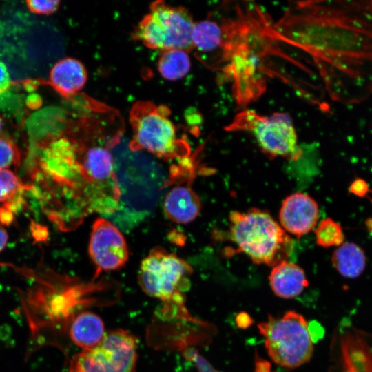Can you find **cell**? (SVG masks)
Wrapping results in <instances>:
<instances>
[{
  "instance_id": "13",
  "label": "cell",
  "mask_w": 372,
  "mask_h": 372,
  "mask_svg": "<svg viewBox=\"0 0 372 372\" xmlns=\"http://www.w3.org/2000/svg\"><path fill=\"white\" fill-rule=\"evenodd\" d=\"M87 81L85 65L78 59L65 57L57 61L50 72V81L61 94L68 96L81 90Z\"/></svg>"
},
{
  "instance_id": "21",
  "label": "cell",
  "mask_w": 372,
  "mask_h": 372,
  "mask_svg": "<svg viewBox=\"0 0 372 372\" xmlns=\"http://www.w3.org/2000/svg\"><path fill=\"white\" fill-rule=\"evenodd\" d=\"M20 154L15 144L8 138L0 136V169L19 164Z\"/></svg>"
},
{
  "instance_id": "24",
  "label": "cell",
  "mask_w": 372,
  "mask_h": 372,
  "mask_svg": "<svg viewBox=\"0 0 372 372\" xmlns=\"http://www.w3.org/2000/svg\"><path fill=\"white\" fill-rule=\"evenodd\" d=\"M368 189L366 183L360 179L354 181L350 187V191L359 196H364Z\"/></svg>"
},
{
  "instance_id": "12",
  "label": "cell",
  "mask_w": 372,
  "mask_h": 372,
  "mask_svg": "<svg viewBox=\"0 0 372 372\" xmlns=\"http://www.w3.org/2000/svg\"><path fill=\"white\" fill-rule=\"evenodd\" d=\"M178 183L166 194L163 203V209L171 221L187 224L195 220L200 214L201 202L189 184Z\"/></svg>"
},
{
  "instance_id": "7",
  "label": "cell",
  "mask_w": 372,
  "mask_h": 372,
  "mask_svg": "<svg viewBox=\"0 0 372 372\" xmlns=\"http://www.w3.org/2000/svg\"><path fill=\"white\" fill-rule=\"evenodd\" d=\"M194 24L193 18L186 8L155 1L138 23L134 37L149 49L162 52L180 49L188 52L193 50Z\"/></svg>"
},
{
  "instance_id": "15",
  "label": "cell",
  "mask_w": 372,
  "mask_h": 372,
  "mask_svg": "<svg viewBox=\"0 0 372 372\" xmlns=\"http://www.w3.org/2000/svg\"><path fill=\"white\" fill-rule=\"evenodd\" d=\"M105 333L102 319L90 311H85L76 316L70 328L72 342L83 350L96 346Z\"/></svg>"
},
{
  "instance_id": "6",
  "label": "cell",
  "mask_w": 372,
  "mask_h": 372,
  "mask_svg": "<svg viewBox=\"0 0 372 372\" xmlns=\"http://www.w3.org/2000/svg\"><path fill=\"white\" fill-rule=\"evenodd\" d=\"M271 360L288 369L307 362L313 352V339L305 318L294 311L282 317L269 316L258 325Z\"/></svg>"
},
{
  "instance_id": "4",
  "label": "cell",
  "mask_w": 372,
  "mask_h": 372,
  "mask_svg": "<svg viewBox=\"0 0 372 372\" xmlns=\"http://www.w3.org/2000/svg\"><path fill=\"white\" fill-rule=\"evenodd\" d=\"M192 267L176 254L162 247H155L142 260L138 282L148 296L166 306L178 309L186 319H192L185 307V293L190 287Z\"/></svg>"
},
{
  "instance_id": "20",
  "label": "cell",
  "mask_w": 372,
  "mask_h": 372,
  "mask_svg": "<svg viewBox=\"0 0 372 372\" xmlns=\"http://www.w3.org/2000/svg\"><path fill=\"white\" fill-rule=\"evenodd\" d=\"M22 187L17 175L9 169H0V203L8 201Z\"/></svg>"
},
{
  "instance_id": "18",
  "label": "cell",
  "mask_w": 372,
  "mask_h": 372,
  "mask_svg": "<svg viewBox=\"0 0 372 372\" xmlns=\"http://www.w3.org/2000/svg\"><path fill=\"white\" fill-rule=\"evenodd\" d=\"M160 75L167 81H178L185 77L191 69L188 52L173 49L162 52L157 63Z\"/></svg>"
},
{
  "instance_id": "22",
  "label": "cell",
  "mask_w": 372,
  "mask_h": 372,
  "mask_svg": "<svg viewBox=\"0 0 372 372\" xmlns=\"http://www.w3.org/2000/svg\"><path fill=\"white\" fill-rule=\"evenodd\" d=\"M59 3L60 1L56 0H31L26 1L28 9L31 12L39 14H50L55 12L59 8Z\"/></svg>"
},
{
  "instance_id": "27",
  "label": "cell",
  "mask_w": 372,
  "mask_h": 372,
  "mask_svg": "<svg viewBox=\"0 0 372 372\" xmlns=\"http://www.w3.org/2000/svg\"><path fill=\"white\" fill-rule=\"evenodd\" d=\"M2 125H3V121H2L1 118L0 117V130H1V127H2Z\"/></svg>"
},
{
  "instance_id": "1",
  "label": "cell",
  "mask_w": 372,
  "mask_h": 372,
  "mask_svg": "<svg viewBox=\"0 0 372 372\" xmlns=\"http://www.w3.org/2000/svg\"><path fill=\"white\" fill-rule=\"evenodd\" d=\"M110 148L66 134L33 145L29 189L61 230L76 228L93 213L107 216L118 210L121 192Z\"/></svg>"
},
{
  "instance_id": "16",
  "label": "cell",
  "mask_w": 372,
  "mask_h": 372,
  "mask_svg": "<svg viewBox=\"0 0 372 372\" xmlns=\"http://www.w3.org/2000/svg\"><path fill=\"white\" fill-rule=\"evenodd\" d=\"M331 262L342 276L355 278L364 271L366 260L364 252L359 246L353 242H346L334 251Z\"/></svg>"
},
{
  "instance_id": "8",
  "label": "cell",
  "mask_w": 372,
  "mask_h": 372,
  "mask_svg": "<svg viewBox=\"0 0 372 372\" xmlns=\"http://www.w3.org/2000/svg\"><path fill=\"white\" fill-rule=\"evenodd\" d=\"M137 347V339L128 331H111L96 346L76 354L70 372H134Z\"/></svg>"
},
{
  "instance_id": "25",
  "label": "cell",
  "mask_w": 372,
  "mask_h": 372,
  "mask_svg": "<svg viewBox=\"0 0 372 372\" xmlns=\"http://www.w3.org/2000/svg\"><path fill=\"white\" fill-rule=\"evenodd\" d=\"M10 82V74L6 65L0 61V91L6 88Z\"/></svg>"
},
{
  "instance_id": "11",
  "label": "cell",
  "mask_w": 372,
  "mask_h": 372,
  "mask_svg": "<svg viewBox=\"0 0 372 372\" xmlns=\"http://www.w3.org/2000/svg\"><path fill=\"white\" fill-rule=\"evenodd\" d=\"M318 203L310 196L295 193L282 202L279 213L282 228L297 238L309 232L317 224Z\"/></svg>"
},
{
  "instance_id": "17",
  "label": "cell",
  "mask_w": 372,
  "mask_h": 372,
  "mask_svg": "<svg viewBox=\"0 0 372 372\" xmlns=\"http://www.w3.org/2000/svg\"><path fill=\"white\" fill-rule=\"evenodd\" d=\"M192 42L193 50L201 53L211 52L223 46V30L216 21L204 19L194 22Z\"/></svg>"
},
{
  "instance_id": "26",
  "label": "cell",
  "mask_w": 372,
  "mask_h": 372,
  "mask_svg": "<svg viewBox=\"0 0 372 372\" xmlns=\"http://www.w3.org/2000/svg\"><path fill=\"white\" fill-rule=\"evenodd\" d=\"M8 240V235L7 231L0 223V252L2 251L6 247Z\"/></svg>"
},
{
  "instance_id": "2",
  "label": "cell",
  "mask_w": 372,
  "mask_h": 372,
  "mask_svg": "<svg viewBox=\"0 0 372 372\" xmlns=\"http://www.w3.org/2000/svg\"><path fill=\"white\" fill-rule=\"evenodd\" d=\"M304 30L276 32L313 58L330 98L358 104L372 94V1H320L292 6ZM302 22V23H303Z\"/></svg>"
},
{
  "instance_id": "3",
  "label": "cell",
  "mask_w": 372,
  "mask_h": 372,
  "mask_svg": "<svg viewBox=\"0 0 372 372\" xmlns=\"http://www.w3.org/2000/svg\"><path fill=\"white\" fill-rule=\"evenodd\" d=\"M229 231L238 250L256 264L274 267L287 261L293 249L288 234L269 214L258 209L232 211Z\"/></svg>"
},
{
  "instance_id": "5",
  "label": "cell",
  "mask_w": 372,
  "mask_h": 372,
  "mask_svg": "<svg viewBox=\"0 0 372 372\" xmlns=\"http://www.w3.org/2000/svg\"><path fill=\"white\" fill-rule=\"evenodd\" d=\"M169 116V110L163 105L149 101L134 105L130 116L132 129L130 148L165 160L186 156L189 150L186 143L178 137L176 127Z\"/></svg>"
},
{
  "instance_id": "23",
  "label": "cell",
  "mask_w": 372,
  "mask_h": 372,
  "mask_svg": "<svg viewBox=\"0 0 372 372\" xmlns=\"http://www.w3.org/2000/svg\"><path fill=\"white\" fill-rule=\"evenodd\" d=\"M185 355L192 361L197 368L198 372H220L215 369L203 357L193 349L185 351Z\"/></svg>"
},
{
  "instance_id": "14",
  "label": "cell",
  "mask_w": 372,
  "mask_h": 372,
  "mask_svg": "<svg viewBox=\"0 0 372 372\" xmlns=\"http://www.w3.org/2000/svg\"><path fill=\"white\" fill-rule=\"evenodd\" d=\"M269 279L273 293L286 299L299 296L308 285L304 270L287 261L273 267Z\"/></svg>"
},
{
  "instance_id": "19",
  "label": "cell",
  "mask_w": 372,
  "mask_h": 372,
  "mask_svg": "<svg viewBox=\"0 0 372 372\" xmlns=\"http://www.w3.org/2000/svg\"><path fill=\"white\" fill-rule=\"evenodd\" d=\"M317 243L323 247L340 246L344 240L342 227L331 218L322 220L315 230Z\"/></svg>"
},
{
  "instance_id": "9",
  "label": "cell",
  "mask_w": 372,
  "mask_h": 372,
  "mask_svg": "<svg viewBox=\"0 0 372 372\" xmlns=\"http://www.w3.org/2000/svg\"><path fill=\"white\" fill-rule=\"evenodd\" d=\"M229 127L252 132L260 149L269 156L295 158L300 156L293 123L287 113L260 116L247 110L240 113Z\"/></svg>"
},
{
  "instance_id": "10",
  "label": "cell",
  "mask_w": 372,
  "mask_h": 372,
  "mask_svg": "<svg viewBox=\"0 0 372 372\" xmlns=\"http://www.w3.org/2000/svg\"><path fill=\"white\" fill-rule=\"evenodd\" d=\"M88 252L96 268L95 277L103 271L121 269L129 258L128 247L121 231L112 222L101 217L93 223Z\"/></svg>"
}]
</instances>
